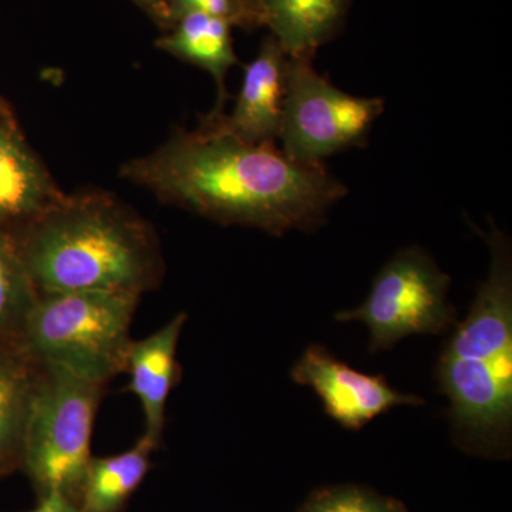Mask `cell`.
<instances>
[{"label":"cell","instance_id":"5bb4252c","mask_svg":"<svg viewBox=\"0 0 512 512\" xmlns=\"http://www.w3.org/2000/svg\"><path fill=\"white\" fill-rule=\"evenodd\" d=\"M157 447L141 437L136 446L110 457H92L79 497V512H120L151 468Z\"/></svg>","mask_w":512,"mask_h":512},{"label":"cell","instance_id":"6da1fadb","mask_svg":"<svg viewBox=\"0 0 512 512\" xmlns=\"http://www.w3.org/2000/svg\"><path fill=\"white\" fill-rule=\"evenodd\" d=\"M120 175L167 204L276 237L318 227L348 194L325 165L293 161L275 144L247 143L210 117L128 161Z\"/></svg>","mask_w":512,"mask_h":512},{"label":"cell","instance_id":"8fae6325","mask_svg":"<svg viewBox=\"0 0 512 512\" xmlns=\"http://www.w3.org/2000/svg\"><path fill=\"white\" fill-rule=\"evenodd\" d=\"M63 197L15 126L0 120V228H23Z\"/></svg>","mask_w":512,"mask_h":512},{"label":"cell","instance_id":"5b68a950","mask_svg":"<svg viewBox=\"0 0 512 512\" xmlns=\"http://www.w3.org/2000/svg\"><path fill=\"white\" fill-rule=\"evenodd\" d=\"M106 387L63 367L39 365L20 453V466L39 497L62 493L79 503Z\"/></svg>","mask_w":512,"mask_h":512},{"label":"cell","instance_id":"30bf717a","mask_svg":"<svg viewBox=\"0 0 512 512\" xmlns=\"http://www.w3.org/2000/svg\"><path fill=\"white\" fill-rule=\"evenodd\" d=\"M187 320V313H177L153 335L131 340L127 352V390L141 403L146 417L144 436L157 448L163 441L168 399L181 376L177 350Z\"/></svg>","mask_w":512,"mask_h":512},{"label":"cell","instance_id":"603a6c76","mask_svg":"<svg viewBox=\"0 0 512 512\" xmlns=\"http://www.w3.org/2000/svg\"><path fill=\"white\" fill-rule=\"evenodd\" d=\"M0 120H3V107H2V104H0Z\"/></svg>","mask_w":512,"mask_h":512},{"label":"cell","instance_id":"ba28073f","mask_svg":"<svg viewBox=\"0 0 512 512\" xmlns=\"http://www.w3.org/2000/svg\"><path fill=\"white\" fill-rule=\"evenodd\" d=\"M293 382L312 389L325 412L346 430H360L397 406H420L423 397L393 389L383 375H367L325 346L311 345L291 369Z\"/></svg>","mask_w":512,"mask_h":512},{"label":"cell","instance_id":"7c38bea8","mask_svg":"<svg viewBox=\"0 0 512 512\" xmlns=\"http://www.w3.org/2000/svg\"><path fill=\"white\" fill-rule=\"evenodd\" d=\"M232 26L225 20L188 13L167 30L164 36L157 39L156 46L171 56L184 62L201 67L214 77L217 83V107L211 116L222 114L227 90L225 79L229 69L238 63L234 42L231 35Z\"/></svg>","mask_w":512,"mask_h":512},{"label":"cell","instance_id":"ffe728a7","mask_svg":"<svg viewBox=\"0 0 512 512\" xmlns=\"http://www.w3.org/2000/svg\"><path fill=\"white\" fill-rule=\"evenodd\" d=\"M134 3L147 13L154 22L161 28L168 30L170 23H168V10L167 0H134Z\"/></svg>","mask_w":512,"mask_h":512},{"label":"cell","instance_id":"52a82bcc","mask_svg":"<svg viewBox=\"0 0 512 512\" xmlns=\"http://www.w3.org/2000/svg\"><path fill=\"white\" fill-rule=\"evenodd\" d=\"M313 57H289L281 134L286 157L303 164L323 160L352 147L365 146L382 116L380 97L343 92L316 72Z\"/></svg>","mask_w":512,"mask_h":512},{"label":"cell","instance_id":"9c48e42d","mask_svg":"<svg viewBox=\"0 0 512 512\" xmlns=\"http://www.w3.org/2000/svg\"><path fill=\"white\" fill-rule=\"evenodd\" d=\"M289 56L274 36L262 42L258 56L245 66L244 79L231 116H207L251 144H275L284 117Z\"/></svg>","mask_w":512,"mask_h":512},{"label":"cell","instance_id":"44dd1931","mask_svg":"<svg viewBox=\"0 0 512 512\" xmlns=\"http://www.w3.org/2000/svg\"><path fill=\"white\" fill-rule=\"evenodd\" d=\"M247 2L249 3V6H251V8L254 9L256 13H258L259 18L262 20L261 0H247ZM262 26H264V23H262Z\"/></svg>","mask_w":512,"mask_h":512},{"label":"cell","instance_id":"3957f363","mask_svg":"<svg viewBox=\"0 0 512 512\" xmlns=\"http://www.w3.org/2000/svg\"><path fill=\"white\" fill-rule=\"evenodd\" d=\"M487 242L490 274L441 350L436 377L460 446L495 454L507 451L512 433V258L500 229Z\"/></svg>","mask_w":512,"mask_h":512},{"label":"cell","instance_id":"7a4b0ae2","mask_svg":"<svg viewBox=\"0 0 512 512\" xmlns=\"http://www.w3.org/2000/svg\"><path fill=\"white\" fill-rule=\"evenodd\" d=\"M13 241L39 295L143 296L160 285L164 275L153 228L106 194L64 195Z\"/></svg>","mask_w":512,"mask_h":512},{"label":"cell","instance_id":"2e32d148","mask_svg":"<svg viewBox=\"0 0 512 512\" xmlns=\"http://www.w3.org/2000/svg\"><path fill=\"white\" fill-rule=\"evenodd\" d=\"M37 296L15 241L0 232V340L18 343Z\"/></svg>","mask_w":512,"mask_h":512},{"label":"cell","instance_id":"ac0fdd59","mask_svg":"<svg viewBox=\"0 0 512 512\" xmlns=\"http://www.w3.org/2000/svg\"><path fill=\"white\" fill-rule=\"evenodd\" d=\"M301 512H403V508L362 488L340 487L316 494Z\"/></svg>","mask_w":512,"mask_h":512},{"label":"cell","instance_id":"d6986e66","mask_svg":"<svg viewBox=\"0 0 512 512\" xmlns=\"http://www.w3.org/2000/svg\"><path fill=\"white\" fill-rule=\"evenodd\" d=\"M29 512H79V505L62 493H49L40 497L39 505Z\"/></svg>","mask_w":512,"mask_h":512},{"label":"cell","instance_id":"277c9868","mask_svg":"<svg viewBox=\"0 0 512 512\" xmlns=\"http://www.w3.org/2000/svg\"><path fill=\"white\" fill-rule=\"evenodd\" d=\"M140 298L117 292L39 295L18 345L39 365L63 367L83 379L107 384L126 370Z\"/></svg>","mask_w":512,"mask_h":512},{"label":"cell","instance_id":"e0dca14e","mask_svg":"<svg viewBox=\"0 0 512 512\" xmlns=\"http://www.w3.org/2000/svg\"><path fill=\"white\" fill-rule=\"evenodd\" d=\"M167 10L170 28L188 13H202L225 20L232 28L255 29L262 26L261 18L247 0H167Z\"/></svg>","mask_w":512,"mask_h":512},{"label":"cell","instance_id":"4fadbf2b","mask_svg":"<svg viewBox=\"0 0 512 512\" xmlns=\"http://www.w3.org/2000/svg\"><path fill=\"white\" fill-rule=\"evenodd\" d=\"M348 8L349 0H261L262 23L289 57L315 56Z\"/></svg>","mask_w":512,"mask_h":512},{"label":"cell","instance_id":"9a60e30c","mask_svg":"<svg viewBox=\"0 0 512 512\" xmlns=\"http://www.w3.org/2000/svg\"><path fill=\"white\" fill-rule=\"evenodd\" d=\"M37 376L39 365L18 343L0 340V457L12 468L20 466Z\"/></svg>","mask_w":512,"mask_h":512},{"label":"cell","instance_id":"7402d4cb","mask_svg":"<svg viewBox=\"0 0 512 512\" xmlns=\"http://www.w3.org/2000/svg\"><path fill=\"white\" fill-rule=\"evenodd\" d=\"M10 468H12V467H10L9 464L6 463V461L3 460L2 457H0V478L5 476L6 471H9Z\"/></svg>","mask_w":512,"mask_h":512},{"label":"cell","instance_id":"8992f818","mask_svg":"<svg viewBox=\"0 0 512 512\" xmlns=\"http://www.w3.org/2000/svg\"><path fill=\"white\" fill-rule=\"evenodd\" d=\"M450 284V276L423 249H402L377 274L366 301L335 319L365 323L369 352H386L409 336L440 335L456 326Z\"/></svg>","mask_w":512,"mask_h":512}]
</instances>
